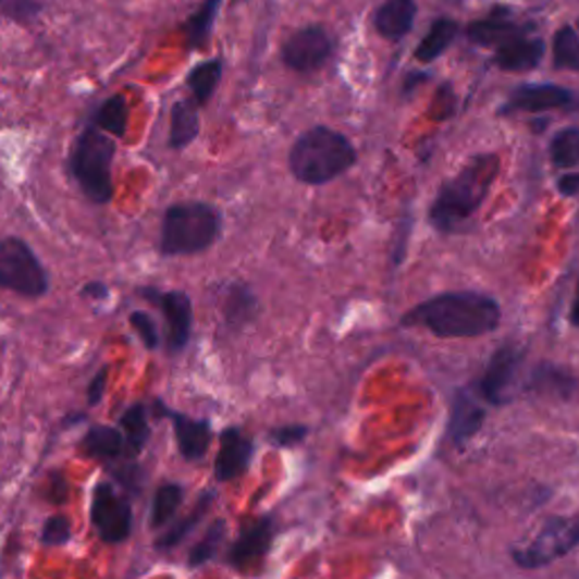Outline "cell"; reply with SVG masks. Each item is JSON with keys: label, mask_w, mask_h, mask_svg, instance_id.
I'll return each mask as SVG.
<instances>
[{"label": "cell", "mask_w": 579, "mask_h": 579, "mask_svg": "<svg viewBox=\"0 0 579 579\" xmlns=\"http://www.w3.org/2000/svg\"><path fill=\"white\" fill-rule=\"evenodd\" d=\"M501 304L480 293H446L415 306L405 327H421L438 337H480L501 324Z\"/></svg>", "instance_id": "cell-1"}, {"label": "cell", "mask_w": 579, "mask_h": 579, "mask_svg": "<svg viewBox=\"0 0 579 579\" xmlns=\"http://www.w3.org/2000/svg\"><path fill=\"white\" fill-rule=\"evenodd\" d=\"M501 161L494 155L473 157L455 177L442 184L430 207V224L440 234H453L484 201L491 184L498 177Z\"/></svg>", "instance_id": "cell-2"}, {"label": "cell", "mask_w": 579, "mask_h": 579, "mask_svg": "<svg viewBox=\"0 0 579 579\" xmlns=\"http://www.w3.org/2000/svg\"><path fill=\"white\" fill-rule=\"evenodd\" d=\"M356 159L349 138L329 127H312L290 150V170L301 184L322 186L352 170Z\"/></svg>", "instance_id": "cell-3"}, {"label": "cell", "mask_w": 579, "mask_h": 579, "mask_svg": "<svg viewBox=\"0 0 579 579\" xmlns=\"http://www.w3.org/2000/svg\"><path fill=\"white\" fill-rule=\"evenodd\" d=\"M220 213L205 201H182L163 213L161 243L163 256H193L207 251L220 236Z\"/></svg>", "instance_id": "cell-4"}, {"label": "cell", "mask_w": 579, "mask_h": 579, "mask_svg": "<svg viewBox=\"0 0 579 579\" xmlns=\"http://www.w3.org/2000/svg\"><path fill=\"white\" fill-rule=\"evenodd\" d=\"M113 157L115 140L100 127H86L71 150V172L84 197L102 207L113 197Z\"/></svg>", "instance_id": "cell-5"}, {"label": "cell", "mask_w": 579, "mask_h": 579, "mask_svg": "<svg viewBox=\"0 0 579 579\" xmlns=\"http://www.w3.org/2000/svg\"><path fill=\"white\" fill-rule=\"evenodd\" d=\"M0 287L27 299L48 295L50 279L39 256L16 236L0 238Z\"/></svg>", "instance_id": "cell-6"}, {"label": "cell", "mask_w": 579, "mask_h": 579, "mask_svg": "<svg viewBox=\"0 0 579 579\" xmlns=\"http://www.w3.org/2000/svg\"><path fill=\"white\" fill-rule=\"evenodd\" d=\"M577 547H579V516L553 518L547 520L545 528L534 537L530 545L514 550L512 559L516 566L532 570L570 555Z\"/></svg>", "instance_id": "cell-7"}, {"label": "cell", "mask_w": 579, "mask_h": 579, "mask_svg": "<svg viewBox=\"0 0 579 579\" xmlns=\"http://www.w3.org/2000/svg\"><path fill=\"white\" fill-rule=\"evenodd\" d=\"M91 523L104 543H123L132 537V507L111 482H98L91 498Z\"/></svg>", "instance_id": "cell-8"}, {"label": "cell", "mask_w": 579, "mask_h": 579, "mask_svg": "<svg viewBox=\"0 0 579 579\" xmlns=\"http://www.w3.org/2000/svg\"><path fill=\"white\" fill-rule=\"evenodd\" d=\"M140 295L148 299L152 306H157L163 315L168 333H165V346L170 354H180L186 349L193 331V304L182 290H157V287H143Z\"/></svg>", "instance_id": "cell-9"}, {"label": "cell", "mask_w": 579, "mask_h": 579, "mask_svg": "<svg viewBox=\"0 0 579 579\" xmlns=\"http://www.w3.org/2000/svg\"><path fill=\"white\" fill-rule=\"evenodd\" d=\"M333 50V41L327 35L324 27H304V30H297L293 37H290L283 44L281 50V60L287 69L299 71V73H310L315 69H320Z\"/></svg>", "instance_id": "cell-10"}, {"label": "cell", "mask_w": 579, "mask_h": 579, "mask_svg": "<svg viewBox=\"0 0 579 579\" xmlns=\"http://www.w3.org/2000/svg\"><path fill=\"white\" fill-rule=\"evenodd\" d=\"M518 365H520V354L514 349V346H503V349L491 356L480 379L482 398L494 405L509 403L514 398Z\"/></svg>", "instance_id": "cell-11"}, {"label": "cell", "mask_w": 579, "mask_h": 579, "mask_svg": "<svg viewBox=\"0 0 579 579\" xmlns=\"http://www.w3.org/2000/svg\"><path fill=\"white\" fill-rule=\"evenodd\" d=\"M157 410L170 417L172 428H175L177 448L184 459L197 461L207 455L211 446V423L207 419H193L188 415L168 410L165 405H161V401H157Z\"/></svg>", "instance_id": "cell-12"}, {"label": "cell", "mask_w": 579, "mask_h": 579, "mask_svg": "<svg viewBox=\"0 0 579 579\" xmlns=\"http://www.w3.org/2000/svg\"><path fill=\"white\" fill-rule=\"evenodd\" d=\"M254 442L238 428H226L220 434V451L215 457V478L220 482L236 480L249 469Z\"/></svg>", "instance_id": "cell-13"}, {"label": "cell", "mask_w": 579, "mask_h": 579, "mask_svg": "<svg viewBox=\"0 0 579 579\" xmlns=\"http://www.w3.org/2000/svg\"><path fill=\"white\" fill-rule=\"evenodd\" d=\"M272 539H274V526L270 518H260L256 520V523L243 528L241 537L236 539L234 545H231L229 555H226L229 566L245 570L251 564L260 562L268 555Z\"/></svg>", "instance_id": "cell-14"}, {"label": "cell", "mask_w": 579, "mask_h": 579, "mask_svg": "<svg viewBox=\"0 0 579 579\" xmlns=\"http://www.w3.org/2000/svg\"><path fill=\"white\" fill-rule=\"evenodd\" d=\"M528 30L530 27L514 21V16L507 8H496L486 19L473 21L467 27V35L478 46L498 48V46H503V44H507L520 35H528Z\"/></svg>", "instance_id": "cell-15"}, {"label": "cell", "mask_w": 579, "mask_h": 579, "mask_svg": "<svg viewBox=\"0 0 579 579\" xmlns=\"http://www.w3.org/2000/svg\"><path fill=\"white\" fill-rule=\"evenodd\" d=\"M572 102V94L564 86H555V84H528V86H520L516 89L509 98V102L505 104V113L509 111H528V113H539V111H547V109H559Z\"/></svg>", "instance_id": "cell-16"}, {"label": "cell", "mask_w": 579, "mask_h": 579, "mask_svg": "<svg viewBox=\"0 0 579 579\" xmlns=\"http://www.w3.org/2000/svg\"><path fill=\"white\" fill-rule=\"evenodd\" d=\"M484 423V410L476 396H471L467 390L457 392L453 398L451 408V421H448V438L455 446H465L476 432Z\"/></svg>", "instance_id": "cell-17"}, {"label": "cell", "mask_w": 579, "mask_h": 579, "mask_svg": "<svg viewBox=\"0 0 579 579\" xmlns=\"http://www.w3.org/2000/svg\"><path fill=\"white\" fill-rule=\"evenodd\" d=\"M496 50H498L496 52L498 69L512 71V73H523V71H532L541 64L545 46L541 39L520 35V37L498 46Z\"/></svg>", "instance_id": "cell-18"}, {"label": "cell", "mask_w": 579, "mask_h": 579, "mask_svg": "<svg viewBox=\"0 0 579 579\" xmlns=\"http://www.w3.org/2000/svg\"><path fill=\"white\" fill-rule=\"evenodd\" d=\"M417 16L415 0H385V3L373 14V27L381 37L390 41H398L412 30Z\"/></svg>", "instance_id": "cell-19"}, {"label": "cell", "mask_w": 579, "mask_h": 579, "mask_svg": "<svg viewBox=\"0 0 579 579\" xmlns=\"http://www.w3.org/2000/svg\"><path fill=\"white\" fill-rule=\"evenodd\" d=\"M79 448L84 455H89L94 459H104V461H113L127 455L123 430L109 428V426H91L82 438Z\"/></svg>", "instance_id": "cell-20"}, {"label": "cell", "mask_w": 579, "mask_h": 579, "mask_svg": "<svg viewBox=\"0 0 579 579\" xmlns=\"http://www.w3.org/2000/svg\"><path fill=\"white\" fill-rule=\"evenodd\" d=\"M199 134V115H197V102L193 100H180L172 104L170 111V136L168 143L172 150H184L197 138Z\"/></svg>", "instance_id": "cell-21"}, {"label": "cell", "mask_w": 579, "mask_h": 579, "mask_svg": "<svg viewBox=\"0 0 579 579\" xmlns=\"http://www.w3.org/2000/svg\"><path fill=\"white\" fill-rule=\"evenodd\" d=\"M532 390H537L543 396H555V398H570L577 392V379L555 365H539L532 373Z\"/></svg>", "instance_id": "cell-22"}, {"label": "cell", "mask_w": 579, "mask_h": 579, "mask_svg": "<svg viewBox=\"0 0 579 579\" xmlns=\"http://www.w3.org/2000/svg\"><path fill=\"white\" fill-rule=\"evenodd\" d=\"M457 33H459V25L453 19H438L430 25L428 35L421 39L415 57L421 64L434 62L440 54H444L448 50V46L453 44Z\"/></svg>", "instance_id": "cell-23"}, {"label": "cell", "mask_w": 579, "mask_h": 579, "mask_svg": "<svg viewBox=\"0 0 579 579\" xmlns=\"http://www.w3.org/2000/svg\"><path fill=\"white\" fill-rule=\"evenodd\" d=\"M121 430L125 434V448L127 455L134 457L143 451V446L150 440V423H148V410L143 403H134L121 417Z\"/></svg>", "instance_id": "cell-24"}, {"label": "cell", "mask_w": 579, "mask_h": 579, "mask_svg": "<svg viewBox=\"0 0 579 579\" xmlns=\"http://www.w3.org/2000/svg\"><path fill=\"white\" fill-rule=\"evenodd\" d=\"M211 503H213V494H211V491H209V494H205V496H201L199 501H197V505H195V509L188 514V516H184L182 520H177V523L175 526H172L168 532H163L157 541H155V547L157 550H172V547H177L199 523H201V518H205L207 516V512H209V507H211Z\"/></svg>", "instance_id": "cell-25"}, {"label": "cell", "mask_w": 579, "mask_h": 579, "mask_svg": "<svg viewBox=\"0 0 579 579\" xmlns=\"http://www.w3.org/2000/svg\"><path fill=\"white\" fill-rule=\"evenodd\" d=\"M127 119H130V109L123 96H111L107 98L100 109L94 115V125L107 132L113 138H123L127 132Z\"/></svg>", "instance_id": "cell-26"}, {"label": "cell", "mask_w": 579, "mask_h": 579, "mask_svg": "<svg viewBox=\"0 0 579 579\" xmlns=\"http://www.w3.org/2000/svg\"><path fill=\"white\" fill-rule=\"evenodd\" d=\"M220 77H222V62L220 60H209L205 64H199L190 71L188 75V89L193 91V100L197 102V107L207 104L215 89L220 84Z\"/></svg>", "instance_id": "cell-27"}, {"label": "cell", "mask_w": 579, "mask_h": 579, "mask_svg": "<svg viewBox=\"0 0 579 579\" xmlns=\"http://www.w3.org/2000/svg\"><path fill=\"white\" fill-rule=\"evenodd\" d=\"M184 501V486L177 482H165L157 489L155 503H152V528L168 526L172 516L177 514Z\"/></svg>", "instance_id": "cell-28"}, {"label": "cell", "mask_w": 579, "mask_h": 579, "mask_svg": "<svg viewBox=\"0 0 579 579\" xmlns=\"http://www.w3.org/2000/svg\"><path fill=\"white\" fill-rule=\"evenodd\" d=\"M553 57L555 66L566 71H579V37L575 27L564 25L553 37Z\"/></svg>", "instance_id": "cell-29"}, {"label": "cell", "mask_w": 579, "mask_h": 579, "mask_svg": "<svg viewBox=\"0 0 579 579\" xmlns=\"http://www.w3.org/2000/svg\"><path fill=\"white\" fill-rule=\"evenodd\" d=\"M220 3H222V0H205V3H201V8H199V12L186 23V37H188V46L190 48H201V46L207 44Z\"/></svg>", "instance_id": "cell-30"}, {"label": "cell", "mask_w": 579, "mask_h": 579, "mask_svg": "<svg viewBox=\"0 0 579 579\" xmlns=\"http://www.w3.org/2000/svg\"><path fill=\"white\" fill-rule=\"evenodd\" d=\"M224 534H226L224 520H215V523H211L207 534L193 545L190 555H188V566L197 568V566L209 564L218 555V550H220V545L224 541Z\"/></svg>", "instance_id": "cell-31"}, {"label": "cell", "mask_w": 579, "mask_h": 579, "mask_svg": "<svg viewBox=\"0 0 579 579\" xmlns=\"http://www.w3.org/2000/svg\"><path fill=\"white\" fill-rule=\"evenodd\" d=\"M550 157L557 168H575L579 163V130L568 127L557 132L550 143Z\"/></svg>", "instance_id": "cell-32"}, {"label": "cell", "mask_w": 579, "mask_h": 579, "mask_svg": "<svg viewBox=\"0 0 579 579\" xmlns=\"http://www.w3.org/2000/svg\"><path fill=\"white\" fill-rule=\"evenodd\" d=\"M254 297L249 295L247 287H234L229 293V299H226V317L229 322L234 324H241V322H247L251 312H254Z\"/></svg>", "instance_id": "cell-33"}, {"label": "cell", "mask_w": 579, "mask_h": 579, "mask_svg": "<svg viewBox=\"0 0 579 579\" xmlns=\"http://www.w3.org/2000/svg\"><path fill=\"white\" fill-rule=\"evenodd\" d=\"M130 324H132V329L138 333V337H140V342L145 344V346H148V349H157V346H159V342H161V337H159V331H157V327H155V320H152V317L148 315V312H143V310H134L132 315H130Z\"/></svg>", "instance_id": "cell-34"}, {"label": "cell", "mask_w": 579, "mask_h": 579, "mask_svg": "<svg viewBox=\"0 0 579 579\" xmlns=\"http://www.w3.org/2000/svg\"><path fill=\"white\" fill-rule=\"evenodd\" d=\"M71 523L66 516H50L41 530V543L46 545H64L71 541Z\"/></svg>", "instance_id": "cell-35"}, {"label": "cell", "mask_w": 579, "mask_h": 579, "mask_svg": "<svg viewBox=\"0 0 579 579\" xmlns=\"http://www.w3.org/2000/svg\"><path fill=\"white\" fill-rule=\"evenodd\" d=\"M306 438V428L304 426H285L272 430V442L276 446H293Z\"/></svg>", "instance_id": "cell-36"}, {"label": "cell", "mask_w": 579, "mask_h": 579, "mask_svg": "<svg viewBox=\"0 0 579 579\" xmlns=\"http://www.w3.org/2000/svg\"><path fill=\"white\" fill-rule=\"evenodd\" d=\"M107 379H109V367H102L89 383V390H86V398H89V405H98L107 392Z\"/></svg>", "instance_id": "cell-37"}, {"label": "cell", "mask_w": 579, "mask_h": 579, "mask_svg": "<svg viewBox=\"0 0 579 579\" xmlns=\"http://www.w3.org/2000/svg\"><path fill=\"white\" fill-rule=\"evenodd\" d=\"M82 297H91L96 301H104L109 297V287L102 281H91L82 287Z\"/></svg>", "instance_id": "cell-38"}, {"label": "cell", "mask_w": 579, "mask_h": 579, "mask_svg": "<svg viewBox=\"0 0 579 579\" xmlns=\"http://www.w3.org/2000/svg\"><path fill=\"white\" fill-rule=\"evenodd\" d=\"M559 193L566 195V197L579 195V175H577V172H570V175H564L559 180Z\"/></svg>", "instance_id": "cell-39"}, {"label": "cell", "mask_w": 579, "mask_h": 579, "mask_svg": "<svg viewBox=\"0 0 579 579\" xmlns=\"http://www.w3.org/2000/svg\"><path fill=\"white\" fill-rule=\"evenodd\" d=\"M570 322H572V327L579 329V283H577V293H575V301H572V310H570Z\"/></svg>", "instance_id": "cell-40"}]
</instances>
